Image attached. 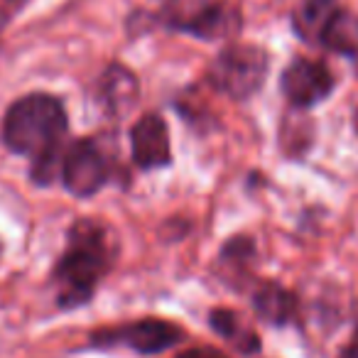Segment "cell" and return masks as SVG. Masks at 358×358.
<instances>
[{
    "label": "cell",
    "mask_w": 358,
    "mask_h": 358,
    "mask_svg": "<svg viewBox=\"0 0 358 358\" xmlns=\"http://www.w3.org/2000/svg\"><path fill=\"white\" fill-rule=\"evenodd\" d=\"M66 135V110L62 101L32 94L10 106L3 120V140L10 150L32 157V177L50 185L62 162V140Z\"/></svg>",
    "instance_id": "obj_1"
},
{
    "label": "cell",
    "mask_w": 358,
    "mask_h": 358,
    "mask_svg": "<svg viewBox=\"0 0 358 358\" xmlns=\"http://www.w3.org/2000/svg\"><path fill=\"white\" fill-rule=\"evenodd\" d=\"M108 260L110 250L106 231L94 221L74 224L69 234V245L57 265L62 307H76L86 302L108 270Z\"/></svg>",
    "instance_id": "obj_2"
},
{
    "label": "cell",
    "mask_w": 358,
    "mask_h": 358,
    "mask_svg": "<svg viewBox=\"0 0 358 358\" xmlns=\"http://www.w3.org/2000/svg\"><path fill=\"white\" fill-rule=\"evenodd\" d=\"M268 74V55L253 45H231L214 59L209 81L236 101L250 99Z\"/></svg>",
    "instance_id": "obj_3"
},
{
    "label": "cell",
    "mask_w": 358,
    "mask_h": 358,
    "mask_svg": "<svg viewBox=\"0 0 358 358\" xmlns=\"http://www.w3.org/2000/svg\"><path fill=\"white\" fill-rule=\"evenodd\" d=\"M167 25L199 40H226L236 35L241 17L224 0H192L185 6H174L167 15Z\"/></svg>",
    "instance_id": "obj_4"
},
{
    "label": "cell",
    "mask_w": 358,
    "mask_h": 358,
    "mask_svg": "<svg viewBox=\"0 0 358 358\" xmlns=\"http://www.w3.org/2000/svg\"><path fill=\"white\" fill-rule=\"evenodd\" d=\"M64 187L76 196H91L108 182V159L94 140H76L62 157Z\"/></svg>",
    "instance_id": "obj_5"
},
{
    "label": "cell",
    "mask_w": 358,
    "mask_h": 358,
    "mask_svg": "<svg viewBox=\"0 0 358 358\" xmlns=\"http://www.w3.org/2000/svg\"><path fill=\"white\" fill-rule=\"evenodd\" d=\"M182 338H185V331L177 324L162 322V319H143V322H133L125 324V327L94 334V343H101V346L125 343L128 348L143 353V356L167 351L174 343L182 341Z\"/></svg>",
    "instance_id": "obj_6"
},
{
    "label": "cell",
    "mask_w": 358,
    "mask_h": 358,
    "mask_svg": "<svg viewBox=\"0 0 358 358\" xmlns=\"http://www.w3.org/2000/svg\"><path fill=\"white\" fill-rule=\"evenodd\" d=\"M334 91V74L324 62L294 59L282 74V94L297 108L324 101Z\"/></svg>",
    "instance_id": "obj_7"
},
{
    "label": "cell",
    "mask_w": 358,
    "mask_h": 358,
    "mask_svg": "<svg viewBox=\"0 0 358 358\" xmlns=\"http://www.w3.org/2000/svg\"><path fill=\"white\" fill-rule=\"evenodd\" d=\"M133 157L140 167L155 169L169 164V135L167 125L159 115L150 113L133 125Z\"/></svg>",
    "instance_id": "obj_8"
},
{
    "label": "cell",
    "mask_w": 358,
    "mask_h": 358,
    "mask_svg": "<svg viewBox=\"0 0 358 358\" xmlns=\"http://www.w3.org/2000/svg\"><path fill=\"white\" fill-rule=\"evenodd\" d=\"M99 101L108 113H128L135 106V101H138V81H135V76L120 64L108 66V71L99 81Z\"/></svg>",
    "instance_id": "obj_9"
},
{
    "label": "cell",
    "mask_w": 358,
    "mask_h": 358,
    "mask_svg": "<svg viewBox=\"0 0 358 358\" xmlns=\"http://www.w3.org/2000/svg\"><path fill=\"white\" fill-rule=\"evenodd\" d=\"M338 10H341L338 0H304L292 15L294 32L309 45H322L324 32Z\"/></svg>",
    "instance_id": "obj_10"
},
{
    "label": "cell",
    "mask_w": 358,
    "mask_h": 358,
    "mask_svg": "<svg viewBox=\"0 0 358 358\" xmlns=\"http://www.w3.org/2000/svg\"><path fill=\"white\" fill-rule=\"evenodd\" d=\"M253 307L270 324H287L294 317V312H297V302H294L292 294L273 282L260 285L255 289Z\"/></svg>",
    "instance_id": "obj_11"
},
{
    "label": "cell",
    "mask_w": 358,
    "mask_h": 358,
    "mask_svg": "<svg viewBox=\"0 0 358 358\" xmlns=\"http://www.w3.org/2000/svg\"><path fill=\"white\" fill-rule=\"evenodd\" d=\"M322 47L346 57H358V17L348 10H338L322 37Z\"/></svg>",
    "instance_id": "obj_12"
},
{
    "label": "cell",
    "mask_w": 358,
    "mask_h": 358,
    "mask_svg": "<svg viewBox=\"0 0 358 358\" xmlns=\"http://www.w3.org/2000/svg\"><path fill=\"white\" fill-rule=\"evenodd\" d=\"M211 327H214L221 336L229 338L231 343H236V348H241V351H245V353L258 351V336H255V331L238 317V314L231 312V309H214V312H211Z\"/></svg>",
    "instance_id": "obj_13"
},
{
    "label": "cell",
    "mask_w": 358,
    "mask_h": 358,
    "mask_svg": "<svg viewBox=\"0 0 358 358\" xmlns=\"http://www.w3.org/2000/svg\"><path fill=\"white\" fill-rule=\"evenodd\" d=\"M177 358H229V356H224V353L216 351V348L204 346V348H189V351L179 353Z\"/></svg>",
    "instance_id": "obj_14"
},
{
    "label": "cell",
    "mask_w": 358,
    "mask_h": 358,
    "mask_svg": "<svg viewBox=\"0 0 358 358\" xmlns=\"http://www.w3.org/2000/svg\"><path fill=\"white\" fill-rule=\"evenodd\" d=\"M338 358H358V338L353 343H348V346L338 353Z\"/></svg>",
    "instance_id": "obj_15"
},
{
    "label": "cell",
    "mask_w": 358,
    "mask_h": 358,
    "mask_svg": "<svg viewBox=\"0 0 358 358\" xmlns=\"http://www.w3.org/2000/svg\"><path fill=\"white\" fill-rule=\"evenodd\" d=\"M356 130H358V110H356Z\"/></svg>",
    "instance_id": "obj_16"
}]
</instances>
